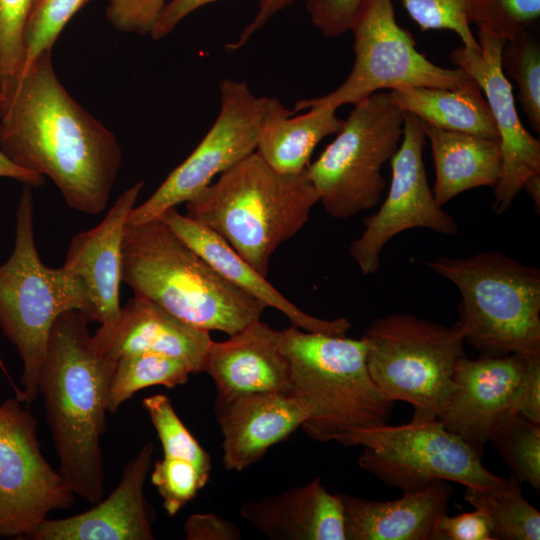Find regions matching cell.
I'll return each mask as SVG.
<instances>
[{
  "instance_id": "e575fe53",
  "label": "cell",
  "mask_w": 540,
  "mask_h": 540,
  "mask_svg": "<svg viewBox=\"0 0 540 540\" xmlns=\"http://www.w3.org/2000/svg\"><path fill=\"white\" fill-rule=\"evenodd\" d=\"M150 478L170 517L191 502L209 480L193 464L164 457L154 464Z\"/></svg>"
},
{
  "instance_id": "d590c367",
  "label": "cell",
  "mask_w": 540,
  "mask_h": 540,
  "mask_svg": "<svg viewBox=\"0 0 540 540\" xmlns=\"http://www.w3.org/2000/svg\"><path fill=\"white\" fill-rule=\"evenodd\" d=\"M421 30H450L458 35L462 46L480 47L472 33L469 19L470 0H400Z\"/></svg>"
},
{
  "instance_id": "52a82bcc",
  "label": "cell",
  "mask_w": 540,
  "mask_h": 540,
  "mask_svg": "<svg viewBox=\"0 0 540 540\" xmlns=\"http://www.w3.org/2000/svg\"><path fill=\"white\" fill-rule=\"evenodd\" d=\"M31 188L24 185L21 192L14 248L0 265V329L22 360L21 402L26 405L39 396V374L55 320L70 310L80 311L89 320V303L81 282L63 267L45 266L39 257Z\"/></svg>"
},
{
  "instance_id": "e0dca14e",
  "label": "cell",
  "mask_w": 540,
  "mask_h": 540,
  "mask_svg": "<svg viewBox=\"0 0 540 540\" xmlns=\"http://www.w3.org/2000/svg\"><path fill=\"white\" fill-rule=\"evenodd\" d=\"M154 443H145L125 465L117 487L82 513L46 519L28 540H153L154 512L144 495Z\"/></svg>"
},
{
  "instance_id": "8d00e7d4",
  "label": "cell",
  "mask_w": 540,
  "mask_h": 540,
  "mask_svg": "<svg viewBox=\"0 0 540 540\" xmlns=\"http://www.w3.org/2000/svg\"><path fill=\"white\" fill-rule=\"evenodd\" d=\"M90 0H37L26 31L23 70L53 45L70 19Z\"/></svg>"
},
{
  "instance_id": "ee69618b",
  "label": "cell",
  "mask_w": 540,
  "mask_h": 540,
  "mask_svg": "<svg viewBox=\"0 0 540 540\" xmlns=\"http://www.w3.org/2000/svg\"><path fill=\"white\" fill-rule=\"evenodd\" d=\"M296 0H259L258 10L254 18L243 28L237 40L226 45L230 52L243 47L249 39L277 13L289 7Z\"/></svg>"
},
{
  "instance_id": "8fae6325",
  "label": "cell",
  "mask_w": 540,
  "mask_h": 540,
  "mask_svg": "<svg viewBox=\"0 0 540 540\" xmlns=\"http://www.w3.org/2000/svg\"><path fill=\"white\" fill-rule=\"evenodd\" d=\"M350 31L355 58L347 78L328 94L299 100L292 113L312 106L338 109L354 105L383 89L476 84L463 69L436 65L420 53L412 34L397 23L392 0H365Z\"/></svg>"
},
{
  "instance_id": "4dcf8cb0",
  "label": "cell",
  "mask_w": 540,
  "mask_h": 540,
  "mask_svg": "<svg viewBox=\"0 0 540 540\" xmlns=\"http://www.w3.org/2000/svg\"><path fill=\"white\" fill-rule=\"evenodd\" d=\"M142 405L156 430L163 457L189 462L205 476L210 477L212 467L210 454L181 421L170 398L156 394L145 397Z\"/></svg>"
},
{
  "instance_id": "4316f807",
  "label": "cell",
  "mask_w": 540,
  "mask_h": 540,
  "mask_svg": "<svg viewBox=\"0 0 540 540\" xmlns=\"http://www.w3.org/2000/svg\"><path fill=\"white\" fill-rule=\"evenodd\" d=\"M388 93L403 112L427 124L499 140L490 108L477 83L463 88L403 86Z\"/></svg>"
},
{
  "instance_id": "ffe728a7",
  "label": "cell",
  "mask_w": 540,
  "mask_h": 540,
  "mask_svg": "<svg viewBox=\"0 0 540 540\" xmlns=\"http://www.w3.org/2000/svg\"><path fill=\"white\" fill-rule=\"evenodd\" d=\"M97 349L118 360L133 353H156L184 362L192 374L203 372L212 343L209 331L192 326L157 304L134 296L111 322L92 335Z\"/></svg>"
},
{
  "instance_id": "7a4b0ae2",
  "label": "cell",
  "mask_w": 540,
  "mask_h": 540,
  "mask_svg": "<svg viewBox=\"0 0 540 540\" xmlns=\"http://www.w3.org/2000/svg\"><path fill=\"white\" fill-rule=\"evenodd\" d=\"M89 320L78 310L53 323L38 380L46 419L68 488L90 504L103 497L102 436L109 385L117 360L95 346Z\"/></svg>"
},
{
  "instance_id": "5bb4252c",
  "label": "cell",
  "mask_w": 540,
  "mask_h": 540,
  "mask_svg": "<svg viewBox=\"0 0 540 540\" xmlns=\"http://www.w3.org/2000/svg\"><path fill=\"white\" fill-rule=\"evenodd\" d=\"M423 122L404 112L401 143L391 159L392 177L384 203L363 220L364 230L349 247L363 275L377 272L380 255L395 235L413 228H427L443 235L458 232L456 220L435 200L423 161L426 144Z\"/></svg>"
},
{
  "instance_id": "6da1fadb",
  "label": "cell",
  "mask_w": 540,
  "mask_h": 540,
  "mask_svg": "<svg viewBox=\"0 0 540 540\" xmlns=\"http://www.w3.org/2000/svg\"><path fill=\"white\" fill-rule=\"evenodd\" d=\"M0 149L50 178L69 207L89 215L107 207L122 163L115 134L58 80L52 50L0 88Z\"/></svg>"
},
{
  "instance_id": "83f0119b",
  "label": "cell",
  "mask_w": 540,
  "mask_h": 540,
  "mask_svg": "<svg viewBox=\"0 0 540 540\" xmlns=\"http://www.w3.org/2000/svg\"><path fill=\"white\" fill-rule=\"evenodd\" d=\"M521 483L511 474L496 487H466L464 498L483 512L494 540H539L540 513L523 496Z\"/></svg>"
},
{
  "instance_id": "7bdbcfd3",
  "label": "cell",
  "mask_w": 540,
  "mask_h": 540,
  "mask_svg": "<svg viewBox=\"0 0 540 540\" xmlns=\"http://www.w3.org/2000/svg\"><path fill=\"white\" fill-rule=\"evenodd\" d=\"M215 1L218 0H171L165 5L150 36L154 40L167 36L188 15Z\"/></svg>"
},
{
  "instance_id": "f35d334b",
  "label": "cell",
  "mask_w": 540,
  "mask_h": 540,
  "mask_svg": "<svg viewBox=\"0 0 540 540\" xmlns=\"http://www.w3.org/2000/svg\"><path fill=\"white\" fill-rule=\"evenodd\" d=\"M365 0H306L311 23L326 38H336L350 30Z\"/></svg>"
},
{
  "instance_id": "74e56055",
  "label": "cell",
  "mask_w": 540,
  "mask_h": 540,
  "mask_svg": "<svg viewBox=\"0 0 540 540\" xmlns=\"http://www.w3.org/2000/svg\"><path fill=\"white\" fill-rule=\"evenodd\" d=\"M166 4V0H108L106 17L119 31L150 35Z\"/></svg>"
},
{
  "instance_id": "ab89813d",
  "label": "cell",
  "mask_w": 540,
  "mask_h": 540,
  "mask_svg": "<svg viewBox=\"0 0 540 540\" xmlns=\"http://www.w3.org/2000/svg\"><path fill=\"white\" fill-rule=\"evenodd\" d=\"M432 540H494L487 516L478 509L456 516L443 515Z\"/></svg>"
},
{
  "instance_id": "ba28073f",
  "label": "cell",
  "mask_w": 540,
  "mask_h": 540,
  "mask_svg": "<svg viewBox=\"0 0 540 540\" xmlns=\"http://www.w3.org/2000/svg\"><path fill=\"white\" fill-rule=\"evenodd\" d=\"M369 375L389 401L413 407V417L439 418L446 407L465 338L455 323L445 326L409 313L376 318L362 336Z\"/></svg>"
},
{
  "instance_id": "cb8c5ba5",
  "label": "cell",
  "mask_w": 540,
  "mask_h": 540,
  "mask_svg": "<svg viewBox=\"0 0 540 540\" xmlns=\"http://www.w3.org/2000/svg\"><path fill=\"white\" fill-rule=\"evenodd\" d=\"M240 515L270 539L346 540L341 496L330 493L320 477L245 502Z\"/></svg>"
},
{
  "instance_id": "d6a6232c",
  "label": "cell",
  "mask_w": 540,
  "mask_h": 540,
  "mask_svg": "<svg viewBox=\"0 0 540 540\" xmlns=\"http://www.w3.org/2000/svg\"><path fill=\"white\" fill-rule=\"evenodd\" d=\"M37 0H0V88L22 73L26 31Z\"/></svg>"
},
{
  "instance_id": "d4e9b609",
  "label": "cell",
  "mask_w": 540,
  "mask_h": 540,
  "mask_svg": "<svg viewBox=\"0 0 540 540\" xmlns=\"http://www.w3.org/2000/svg\"><path fill=\"white\" fill-rule=\"evenodd\" d=\"M423 129L435 167L432 191L440 206L467 190L497 184L502 164L498 139L444 130L425 122Z\"/></svg>"
},
{
  "instance_id": "603a6c76",
  "label": "cell",
  "mask_w": 540,
  "mask_h": 540,
  "mask_svg": "<svg viewBox=\"0 0 540 540\" xmlns=\"http://www.w3.org/2000/svg\"><path fill=\"white\" fill-rule=\"evenodd\" d=\"M453 494L439 480L396 500L375 501L340 494L346 540H432Z\"/></svg>"
},
{
  "instance_id": "836d02e7",
  "label": "cell",
  "mask_w": 540,
  "mask_h": 540,
  "mask_svg": "<svg viewBox=\"0 0 540 540\" xmlns=\"http://www.w3.org/2000/svg\"><path fill=\"white\" fill-rule=\"evenodd\" d=\"M539 15L540 0H470V23L506 41L527 31Z\"/></svg>"
},
{
  "instance_id": "2e32d148",
  "label": "cell",
  "mask_w": 540,
  "mask_h": 540,
  "mask_svg": "<svg viewBox=\"0 0 540 540\" xmlns=\"http://www.w3.org/2000/svg\"><path fill=\"white\" fill-rule=\"evenodd\" d=\"M525 364L526 356L516 354L460 357L446 407L439 417L445 429L482 457L491 429L509 408Z\"/></svg>"
},
{
  "instance_id": "f1b7e54d",
  "label": "cell",
  "mask_w": 540,
  "mask_h": 540,
  "mask_svg": "<svg viewBox=\"0 0 540 540\" xmlns=\"http://www.w3.org/2000/svg\"><path fill=\"white\" fill-rule=\"evenodd\" d=\"M191 371L179 359L156 353H133L117 360L112 375L107 409L115 413L139 390L151 386L174 388L187 383Z\"/></svg>"
},
{
  "instance_id": "7402d4cb",
  "label": "cell",
  "mask_w": 540,
  "mask_h": 540,
  "mask_svg": "<svg viewBox=\"0 0 540 540\" xmlns=\"http://www.w3.org/2000/svg\"><path fill=\"white\" fill-rule=\"evenodd\" d=\"M175 232L191 249L202 257L229 283L261 302L266 308L283 313L292 326L307 332L346 336L351 328L345 317L328 320L311 316L284 297L266 277L257 272L220 236L182 215L177 207L158 217Z\"/></svg>"
},
{
  "instance_id": "44dd1931",
  "label": "cell",
  "mask_w": 540,
  "mask_h": 540,
  "mask_svg": "<svg viewBox=\"0 0 540 540\" xmlns=\"http://www.w3.org/2000/svg\"><path fill=\"white\" fill-rule=\"evenodd\" d=\"M280 338L281 331L257 319L227 340L212 341L203 372L214 381L216 394L290 393V369Z\"/></svg>"
},
{
  "instance_id": "7c38bea8",
  "label": "cell",
  "mask_w": 540,
  "mask_h": 540,
  "mask_svg": "<svg viewBox=\"0 0 540 540\" xmlns=\"http://www.w3.org/2000/svg\"><path fill=\"white\" fill-rule=\"evenodd\" d=\"M219 89L220 111L211 128L155 192L131 210L127 222H147L187 202L216 175L256 150L269 97L254 95L240 80L225 79Z\"/></svg>"
},
{
  "instance_id": "f546056e",
  "label": "cell",
  "mask_w": 540,
  "mask_h": 540,
  "mask_svg": "<svg viewBox=\"0 0 540 540\" xmlns=\"http://www.w3.org/2000/svg\"><path fill=\"white\" fill-rule=\"evenodd\" d=\"M492 443L512 474L521 483L540 490V424L505 410L491 429Z\"/></svg>"
},
{
  "instance_id": "7dc6e473",
  "label": "cell",
  "mask_w": 540,
  "mask_h": 540,
  "mask_svg": "<svg viewBox=\"0 0 540 540\" xmlns=\"http://www.w3.org/2000/svg\"><path fill=\"white\" fill-rule=\"evenodd\" d=\"M0 368L4 371V373L8 376V373H7V370L5 369V366L1 360V357H0Z\"/></svg>"
},
{
  "instance_id": "3957f363",
  "label": "cell",
  "mask_w": 540,
  "mask_h": 540,
  "mask_svg": "<svg viewBox=\"0 0 540 540\" xmlns=\"http://www.w3.org/2000/svg\"><path fill=\"white\" fill-rule=\"evenodd\" d=\"M121 279L134 296L192 326L229 336L261 319L266 309L220 276L159 218L126 223Z\"/></svg>"
},
{
  "instance_id": "484cf974",
  "label": "cell",
  "mask_w": 540,
  "mask_h": 540,
  "mask_svg": "<svg viewBox=\"0 0 540 540\" xmlns=\"http://www.w3.org/2000/svg\"><path fill=\"white\" fill-rule=\"evenodd\" d=\"M336 110L312 106L292 116L279 99L269 97L255 152L277 172L296 174L306 170L316 146L341 130L344 120Z\"/></svg>"
},
{
  "instance_id": "5b68a950",
  "label": "cell",
  "mask_w": 540,
  "mask_h": 540,
  "mask_svg": "<svg viewBox=\"0 0 540 540\" xmlns=\"http://www.w3.org/2000/svg\"><path fill=\"white\" fill-rule=\"evenodd\" d=\"M280 349L289 364V394L305 406L307 419L301 427L312 439L339 443L355 431L390 419L394 402L380 393L369 375L363 337L292 326L281 331Z\"/></svg>"
},
{
  "instance_id": "4fadbf2b",
  "label": "cell",
  "mask_w": 540,
  "mask_h": 540,
  "mask_svg": "<svg viewBox=\"0 0 540 540\" xmlns=\"http://www.w3.org/2000/svg\"><path fill=\"white\" fill-rule=\"evenodd\" d=\"M37 420L16 397L0 404V537L27 539L75 494L41 452Z\"/></svg>"
},
{
  "instance_id": "9c48e42d",
  "label": "cell",
  "mask_w": 540,
  "mask_h": 540,
  "mask_svg": "<svg viewBox=\"0 0 540 540\" xmlns=\"http://www.w3.org/2000/svg\"><path fill=\"white\" fill-rule=\"evenodd\" d=\"M404 112L388 92L353 105L335 139L307 168L328 215L347 219L375 207L386 188L381 170L401 143Z\"/></svg>"
},
{
  "instance_id": "bcb514c9",
  "label": "cell",
  "mask_w": 540,
  "mask_h": 540,
  "mask_svg": "<svg viewBox=\"0 0 540 540\" xmlns=\"http://www.w3.org/2000/svg\"><path fill=\"white\" fill-rule=\"evenodd\" d=\"M523 189L530 194L533 199L535 208L540 207V175L531 177L524 185Z\"/></svg>"
},
{
  "instance_id": "8992f818",
  "label": "cell",
  "mask_w": 540,
  "mask_h": 540,
  "mask_svg": "<svg viewBox=\"0 0 540 540\" xmlns=\"http://www.w3.org/2000/svg\"><path fill=\"white\" fill-rule=\"evenodd\" d=\"M427 266L459 290L457 326L483 355L540 354V270L504 253L440 256Z\"/></svg>"
},
{
  "instance_id": "277c9868",
  "label": "cell",
  "mask_w": 540,
  "mask_h": 540,
  "mask_svg": "<svg viewBox=\"0 0 540 540\" xmlns=\"http://www.w3.org/2000/svg\"><path fill=\"white\" fill-rule=\"evenodd\" d=\"M318 202L307 169L277 172L254 151L185 202V215L267 277L274 252L304 227Z\"/></svg>"
},
{
  "instance_id": "30bf717a",
  "label": "cell",
  "mask_w": 540,
  "mask_h": 540,
  "mask_svg": "<svg viewBox=\"0 0 540 540\" xmlns=\"http://www.w3.org/2000/svg\"><path fill=\"white\" fill-rule=\"evenodd\" d=\"M344 447L360 446L361 469L390 488L413 492L439 481L465 487L503 485L499 477L482 464V457L467 443L447 431L439 418H415L405 424L387 423L355 431L340 442Z\"/></svg>"
},
{
  "instance_id": "b9f144b4",
  "label": "cell",
  "mask_w": 540,
  "mask_h": 540,
  "mask_svg": "<svg viewBox=\"0 0 540 540\" xmlns=\"http://www.w3.org/2000/svg\"><path fill=\"white\" fill-rule=\"evenodd\" d=\"M187 540H238L241 531L238 526L214 513H195L184 524Z\"/></svg>"
},
{
  "instance_id": "d6986e66",
  "label": "cell",
  "mask_w": 540,
  "mask_h": 540,
  "mask_svg": "<svg viewBox=\"0 0 540 540\" xmlns=\"http://www.w3.org/2000/svg\"><path fill=\"white\" fill-rule=\"evenodd\" d=\"M143 186L137 181L127 188L98 225L79 232L69 244L62 267L83 285L90 323L105 324L120 313L124 231Z\"/></svg>"
},
{
  "instance_id": "9a60e30c",
  "label": "cell",
  "mask_w": 540,
  "mask_h": 540,
  "mask_svg": "<svg viewBox=\"0 0 540 540\" xmlns=\"http://www.w3.org/2000/svg\"><path fill=\"white\" fill-rule=\"evenodd\" d=\"M478 36V49L457 47L450 60L479 85L490 108L502 154L492 207L502 214L511 207L525 183L540 175V141L521 123L511 83L502 70L501 54L506 40L484 30H478Z\"/></svg>"
},
{
  "instance_id": "ac0fdd59",
  "label": "cell",
  "mask_w": 540,
  "mask_h": 540,
  "mask_svg": "<svg viewBox=\"0 0 540 540\" xmlns=\"http://www.w3.org/2000/svg\"><path fill=\"white\" fill-rule=\"evenodd\" d=\"M214 413L223 439V466L238 472L259 461L307 419L305 406L281 392L216 394Z\"/></svg>"
},
{
  "instance_id": "60d3db41",
  "label": "cell",
  "mask_w": 540,
  "mask_h": 540,
  "mask_svg": "<svg viewBox=\"0 0 540 540\" xmlns=\"http://www.w3.org/2000/svg\"><path fill=\"white\" fill-rule=\"evenodd\" d=\"M509 409L540 424V354L526 356L525 369L513 392Z\"/></svg>"
},
{
  "instance_id": "f6af8a7d",
  "label": "cell",
  "mask_w": 540,
  "mask_h": 540,
  "mask_svg": "<svg viewBox=\"0 0 540 540\" xmlns=\"http://www.w3.org/2000/svg\"><path fill=\"white\" fill-rule=\"evenodd\" d=\"M0 177L15 179L30 187H40L44 183V177L23 169L11 161L0 149Z\"/></svg>"
},
{
  "instance_id": "1f68e13d",
  "label": "cell",
  "mask_w": 540,
  "mask_h": 540,
  "mask_svg": "<svg viewBox=\"0 0 540 540\" xmlns=\"http://www.w3.org/2000/svg\"><path fill=\"white\" fill-rule=\"evenodd\" d=\"M502 70L517 84L518 100L530 126L540 132V46L528 30L506 41Z\"/></svg>"
}]
</instances>
